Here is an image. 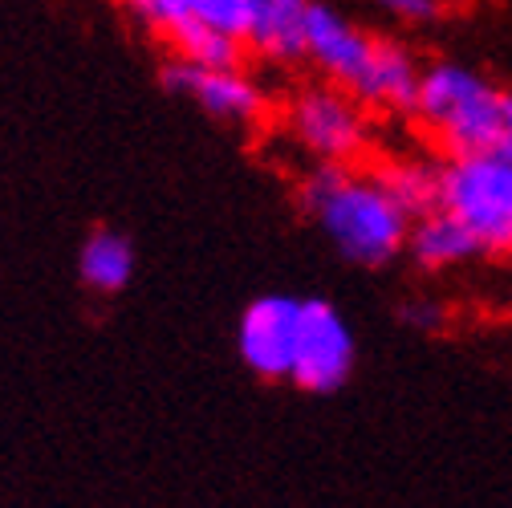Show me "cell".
<instances>
[{
  "mask_svg": "<svg viewBox=\"0 0 512 508\" xmlns=\"http://www.w3.org/2000/svg\"><path fill=\"white\" fill-rule=\"evenodd\" d=\"M297 204L338 257L358 269H382L407 252L415 216L395 200L378 167L309 163L297 183Z\"/></svg>",
  "mask_w": 512,
  "mask_h": 508,
  "instance_id": "cell-1",
  "label": "cell"
},
{
  "mask_svg": "<svg viewBox=\"0 0 512 508\" xmlns=\"http://www.w3.org/2000/svg\"><path fill=\"white\" fill-rule=\"evenodd\" d=\"M317 78L354 94L366 110L382 114H411L423 82L419 57L391 37H374L342 9L313 0L305 25V53Z\"/></svg>",
  "mask_w": 512,
  "mask_h": 508,
  "instance_id": "cell-2",
  "label": "cell"
},
{
  "mask_svg": "<svg viewBox=\"0 0 512 508\" xmlns=\"http://www.w3.org/2000/svg\"><path fill=\"white\" fill-rule=\"evenodd\" d=\"M504 106L508 90H500L480 70L464 61H435V66H423L411 118L443 155H472L500 147Z\"/></svg>",
  "mask_w": 512,
  "mask_h": 508,
  "instance_id": "cell-3",
  "label": "cell"
},
{
  "mask_svg": "<svg viewBox=\"0 0 512 508\" xmlns=\"http://www.w3.org/2000/svg\"><path fill=\"white\" fill-rule=\"evenodd\" d=\"M439 208L452 212L484 252L512 257V155L472 151L439 159Z\"/></svg>",
  "mask_w": 512,
  "mask_h": 508,
  "instance_id": "cell-4",
  "label": "cell"
},
{
  "mask_svg": "<svg viewBox=\"0 0 512 508\" xmlns=\"http://www.w3.org/2000/svg\"><path fill=\"white\" fill-rule=\"evenodd\" d=\"M281 126H285V139L309 159V163H362V155L374 143L370 131V110L330 86V82H313L301 86L285 98L281 110Z\"/></svg>",
  "mask_w": 512,
  "mask_h": 508,
  "instance_id": "cell-5",
  "label": "cell"
},
{
  "mask_svg": "<svg viewBox=\"0 0 512 508\" xmlns=\"http://www.w3.org/2000/svg\"><path fill=\"white\" fill-rule=\"evenodd\" d=\"M354 374V330L338 305L309 297L301 301V330L293 350L289 383L309 395H334Z\"/></svg>",
  "mask_w": 512,
  "mask_h": 508,
  "instance_id": "cell-6",
  "label": "cell"
},
{
  "mask_svg": "<svg viewBox=\"0 0 512 508\" xmlns=\"http://www.w3.org/2000/svg\"><path fill=\"white\" fill-rule=\"evenodd\" d=\"M163 86L187 102H196L208 118L228 122V126H256L269 114L265 86L240 66H191V61H171L163 70Z\"/></svg>",
  "mask_w": 512,
  "mask_h": 508,
  "instance_id": "cell-7",
  "label": "cell"
},
{
  "mask_svg": "<svg viewBox=\"0 0 512 508\" xmlns=\"http://www.w3.org/2000/svg\"><path fill=\"white\" fill-rule=\"evenodd\" d=\"M297 330H301V301L297 297H285V293L252 297L236 322V354L256 378L285 383L289 370H293Z\"/></svg>",
  "mask_w": 512,
  "mask_h": 508,
  "instance_id": "cell-8",
  "label": "cell"
},
{
  "mask_svg": "<svg viewBox=\"0 0 512 508\" xmlns=\"http://www.w3.org/2000/svg\"><path fill=\"white\" fill-rule=\"evenodd\" d=\"M139 29L171 49V61H191V66H240L244 45L220 37L191 17L187 0H114Z\"/></svg>",
  "mask_w": 512,
  "mask_h": 508,
  "instance_id": "cell-9",
  "label": "cell"
},
{
  "mask_svg": "<svg viewBox=\"0 0 512 508\" xmlns=\"http://www.w3.org/2000/svg\"><path fill=\"white\" fill-rule=\"evenodd\" d=\"M313 0H248V37L244 49H252L261 61H297L305 53V25H309Z\"/></svg>",
  "mask_w": 512,
  "mask_h": 508,
  "instance_id": "cell-10",
  "label": "cell"
},
{
  "mask_svg": "<svg viewBox=\"0 0 512 508\" xmlns=\"http://www.w3.org/2000/svg\"><path fill=\"white\" fill-rule=\"evenodd\" d=\"M407 257L423 273H447V269H460V265H472L476 257H484V248L452 212L431 208V212L415 216V224H411Z\"/></svg>",
  "mask_w": 512,
  "mask_h": 508,
  "instance_id": "cell-11",
  "label": "cell"
},
{
  "mask_svg": "<svg viewBox=\"0 0 512 508\" xmlns=\"http://www.w3.org/2000/svg\"><path fill=\"white\" fill-rule=\"evenodd\" d=\"M135 261L139 257L131 236L114 228H98L78 248V281L98 297H114L135 281Z\"/></svg>",
  "mask_w": 512,
  "mask_h": 508,
  "instance_id": "cell-12",
  "label": "cell"
},
{
  "mask_svg": "<svg viewBox=\"0 0 512 508\" xmlns=\"http://www.w3.org/2000/svg\"><path fill=\"white\" fill-rule=\"evenodd\" d=\"M378 175L387 179L395 200L411 216H423V212L439 208V163H431V159H387L378 167Z\"/></svg>",
  "mask_w": 512,
  "mask_h": 508,
  "instance_id": "cell-13",
  "label": "cell"
},
{
  "mask_svg": "<svg viewBox=\"0 0 512 508\" xmlns=\"http://www.w3.org/2000/svg\"><path fill=\"white\" fill-rule=\"evenodd\" d=\"M187 9L204 29L244 45V37H248V0H187Z\"/></svg>",
  "mask_w": 512,
  "mask_h": 508,
  "instance_id": "cell-14",
  "label": "cell"
},
{
  "mask_svg": "<svg viewBox=\"0 0 512 508\" xmlns=\"http://www.w3.org/2000/svg\"><path fill=\"white\" fill-rule=\"evenodd\" d=\"M366 5L403 25H427L443 13V0H366Z\"/></svg>",
  "mask_w": 512,
  "mask_h": 508,
  "instance_id": "cell-15",
  "label": "cell"
},
{
  "mask_svg": "<svg viewBox=\"0 0 512 508\" xmlns=\"http://www.w3.org/2000/svg\"><path fill=\"white\" fill-rule=\"evenodd\" d=\"M403 317H407L411 326H419V330H435V326L443 322V309L431 305V301H415V305L403 309Z\"/></svg>",
  "mask_w": 512,
  "mask_h": 508,
  "instance_id": "cell-16",
  "label": "cell"
},
{
  "mask_svg": "<svg viewBox=\"0 0 512 508\" xmlns=\"http://www.w3.org/2000/svg\"><path fill=\"white\" fill-rule=\"evenodd\" d=\"M496 151H508L512 155V90H508V106H504V131H500V147Z\"/></svg>",
  "mask_w": 512,
  "mask_h": 508,
  "instance_id": "cell-17",
  "label": "cell"
}]
</instances>
